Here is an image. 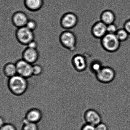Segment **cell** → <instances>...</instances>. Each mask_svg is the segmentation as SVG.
<instances>
[{
  "label": "cell",
  "instance_id": "6da1fadb",
  "mask_svg": "<svg viewBox=\"0 0 130 130\" xmlns=\"http://www.w3.org/2000/svg\"><path fill=\"white\" fill-rule=\"evenodd\" d=\"M8 86L13 94L17 96L21 95L28 89V79L17 74L8 79Z\"/></svg>",
  "mask_w": 130,
  "mask_h": 130
},
{
  "label": "cell",
  "instance_id": "7a4b0ae2",
  "mask_svg": "<svg viewBox=\"0 0 130 130\" xmlns=\"http://www.w3.org/2000/svg\"><path fill=\"white\" fill-rule=\"evenodd\" d=\"M102 42L105 49L110 52L118 50L120 44V41L116 34L107 33L102 38Z\"/></svg>",
  "mask_w": 130,
  "mask_h": 130
},
{
  "label": "cell",
  "instance_id": "3957f363",
  "mask_svg": "<svg viewBox=\"0 0 130 130\" xmlns=\"http://www.w3.org/2000/svg\"><path fill=\"white\" fill-rule=\"evenodd\" d=\"M18 74L26 79L33 76V65L25 60H20L16 64Z\"/></svg>",
  "mask_w": 130,
  "mask_h": 130
},
{
  "label": "cell",
  "instance_id": "277c9868",
  "mask_svg": "<svg viewBox=\"0 0 130 130\" xmlns=\"http://www.w3.org/2000/svg\"><path fill=\"white\" fill-rule=\"evenodd\" d=\"M115 74L111 68H102L96 74V77L99 82L102 84H108L112 83L115 79Z\"/></svg>",
  "mask_w": 130,
  "mask_h": 130
},
{
  "label": "cell",
  "instance_id": "5b68a950",
  "mask_svg": "<svg viewBox=\"0 0 130 130\" xmlns=\"http://www.w3.org/2000/svg\"><path fill=\"white\" fill-rule=\"evenodd\" d=\"M17 36L19 41L23 44L27 45L34 40L33 31L29 29L26 26L19 28Z\"/></svg>",
  "mask_w": 130,
  "mask_h": 130
},
{
  "label": "cell",
  "instance_id": "8992f818",
  "mask_svg": "<svg viewBox=\"0 0 130 130\" xmlns=\"http://www.w3.org/2000/svg\"><path fill=\"white\" fill-rule=\"evenodd\" d=\"M60 41L64 46L70 50H72L75 47L76 37L71 32L67 31L63 32L61 36Z\"/></svg>",
  "mask_w": 130,
  "mask_h": 130
},
{
  "label": "cell",
  "instance_id": "52a82bcc",
  "mask_svg": "<svg viewBox=\"0 0 130 130\" xmlns=\"http://www.w3.org/2000/svg\"><path fill=\"white\" fill-rule=\"evenodd\" d=\"M84 118L86 123L95 126L102 122V118L100 114L93 109L87 110L84 114Z\"/></svg>",
  "mask_w": 130,
  "mask_h": 130
},
{
  "label": "cell",
  "instance_id": "ba28073f",
  "mask_svg": "<svg viewBox=\"0 0 130 130\" xmlns=\"http://www.w3.org/2000/svg\"><path fill=\"white\" fill-rule=\"evenodd\" d=\"M77 18L75 14L71 13L65 14L61 21L62 27L64 28H71L74 27L77 23Z\"/></svg>",
  "mask_w": 130,
  "mask_h": 130
},
{
  "label": "cell",
  "instance_id": "9c48e42d",
  "mask_svg": "<svg viewBox=\"0 0 130 130\" xmlns=\"http://www.w3.org/2000/svg\"><path fill=\"white\" fill-rule=\"evenodd\" d=\"M42 116V113L39 109L32 108L26 112L25 118L29 122L37 124L41 120Z\"/></svg>",
  "mask_w": 130,
  "mask_h": 130
},
{
  "label": "cell",
  "instance_id": "30bf717a",
  "mask_svg": "<svg viewBox=\"0 0 130 130\" xmlns=\"http://www.w3.org/2000/svg\"><path fill=\"white\" fill-rule=\"evenodd\" d=\"M12 20L14 25L18 28L26 26L29 21L26 14L21 12L15 13L13 16Z\"/></svg>",
  "mask_w": 130,
  "mask_h": 130
},
{
  "label": "cell",
  "instance_id": "8fae6325",
  "mask_svg": "<svg viewBox=\"0 0 130 130\" xmlns=\"http://www.w3.org/2000/svg\"><path fill=\"white\" fill-rule=\"evenodd\" d=\"M107 26L102 22L97 23L93 28V34L95 37L102 38L107 33Z\"/></svg>",
  "mask_w": 130,
  "mask_h": 130
},
{
  "label": "cell",
  "instance_id": "7c38bea8",
  "mask_svg": "<svg viewBox=\"0 0 130 130\" xmlns=\"http://www.w3.org/2000/svg\"><path fill=\"white\" fill-rule=\"evenodd\" d=\"M38 57V53L36 49L28 48L23 53V59L32 64L37 60Z\"/></svg>",
  "mask_w": 130,
  "mask_h": 130
},
{
  "label": "cell",
  "instance_id": "4fadbf2b",
  "mask_svg": "<svg viewBox=\"0 0 130 130\" xmlns=\"http://www.w3.org/2000/svg\"><path fill=\"white\" fill-rule=\"evenodd\" d=\"M1 72L4 77L8 79L18 74L16 65L12 63L7 64L5 65L3 69L1 71Z\"/></svg>",
  "mask_w": 130,
  "mask_h": 130
},
{
  "label": "cell",
  "instance_id": "5bb4252c",
  "mask_svg": "<svg viewBox=\"0 0 130 130\" xmlns=\"http://www.w3.org/2000/svg\"><path fill=\"white\" fill-rule=\"evenodd\" d=\"M73 63L77 70L82 71L86 68L87 62L85 58L81 55H77L74 57Z\"/></svg>",
  "mask_w": 130,
  "mask_h": 130
},
{
  "label": "cell",
  "instance_id": "9a60e30c",
  "mask_svg": "<svg viewBox=\"0 0 130 130\" xmlns=\"http://www.w3.org/2000/svg\"><path fill=\"white\" fill-rule=\"evenodd\" d=\"M25 6L29 9L36 10L42 6L43 0H24Z\"/></svg>",
  "mask_w": 130,
  "mask_h": 130
},
{
  "label": "cell",
  "instance_id": "2e32d148",
  "mask_svg": "<svg viewBox=\"0 0 130 130\" xmlns=\"http://www.w3.org/2000/svg\"><path fill=\"white\" fill-rule=\"evenodd\" d=\"M115 19V17L114 13L109 10L105 11L101 17L102 22L107 25L114 23Z\"/></svg>",
  "mask_w": 130,
  "mask_h": 130
},
{
  "label": "cell",
  "instance_id": "e0dca14e",
  "mask_svg": "<svg viewBox=\"0 0 130 130\" xmlns=\"http://www.w3.org/2000/svg\"><path fill=\"white\" fill-rule=\"evenodd\" d=\"M23 125L22 130H38V127L36 123L28 121L24 118L23 121Z\"/></svg>",
  "mask_w": 130,
  "mask_h": 130
},
{
  "label": "cell",
  "instance_id": "ac0fdd59",
  "mask_svg": "<svg viewBox=\"0 0 130 130\" xmlns=\"http://www.w3.org/2000/svg\"><path fill=\"white\" fill-rule=\"evenodd\" d=\"M116 34L120 41L126 40L129 36L128 32L125 29L118 30Z\"/></svg>",
  "mask_w": 130,
  "mask_h": 130
},
{
  "label": "cell",
  "instance_id": "d6986e66",
  "mask_svg": "<svg viewBox=\"0 0 130 130\" xmlns=\"http://www.w3.org/2000/svg\"><path fill=\"white\" fill-rule=\"evenodd\" d=\"M32 65H33V76H38L41 75L43 71V69L42 67L38 64Z\"/></svg>",
  "mask_w": 130,
  "mask_h": 130
},
{
  "label": "cell",
  "instance_id": "ffe728a7",
  "mask_svg": "<svg viewBox=\"0 0 130 130\" xmlns=\"http://www.w3.org/2000/svg\"><path fill=\"white\" fill-rule=\"evenodd\" d=\"M118 30L117 27L114 23H112V24H110V25H107V33L116 34Z\"/></svg>",
  "mask_w": 130,
  "mask_h": 130
},
{
  "label": "cell",
  "instance_id": "44dd1931",
  "mask_svg": "<svg viewBox=\"0 0 130 130\" xmlns=\"http://www.w3.org/2000/svg\"><path fill=\"white\" fill-rule=\"evenodd\" d=\"M0 130H17V129L14 125L10 123H5L1 126Z\"/></svg>",
  "mask_w": 130,
  "mask_h": 130
},
{
  "label": "cell",
  "instance_id": "7402d4cb",
  "mask_svg": "<svg viewBox=\"0 0 130 130\" xmlns=\"http://www.w3.org/2000/svg\"><path fill=\"white\" fill-rule=\"evenodd\" d=\"M102 68V65L100 63L96 62L92 66V70L93 73L96 75V74L100 71Z\"/></svg>",
  "mask_w": 130,
  "mask_h": 130
},
{
  "label": "cell",
  "instance_id": "603a6c76",
  "mask_svg": "<svg viewBox=\"0 0 130 130\" xmlns=\"http://www.w3.org/2000/svg\"><path fill=\"white\" fill-rule=\"evenodd\" d=\"M26 26L32 31H33L36 27V23L32 20H29Z\"/></svg>",
  "mask_w": 130,
  "mask_h": 130
},
{
  "label": "cell",
  "instance_id": "cb8c5ba5",
  "mask_svg": "<svg viewBox=\"0 0 130 130\" xmlns=\"http://www.w3.org/2000/svg\"><path fill=\"white\" fill-rule=\"evenodd\" d=\"M81 130H96V129L95 126V125L86 123L81 128Z\"/></svg>",
  "mask_w": 130,
  "mask_h": 130
},
{
  "label": "cell",
  "instance_id": "d4e9b609",
  "mask_svg": "<svg viewBox=\"0 0 130 130\" xmlns=\"http://www.w3.org/2000/svg\"><path fill=\"white\" fill-rule=\"evenodd\" d=\"M96 130H108L107 125L101 122L95 126Z\"/></svg>",
  "mask_w": 130,
  "mask_h": 130
},
{
  "label": "cell",
  "instance_id": "484cf974",
  "mask_svg": "<svg viewBox=\"0 0 130 130\" xmlns=\"http://www.w3.org/2000/svg\"><path fill=\"white\" fill-rule=\"evenodd\" d=\"M27 48H34V49H36L37 47V44L36 42L35 41H32L29 43L28 44L26 45Z\"/></svg>",
  "mask_w": 130,
  "mask_h": 130
},
{
  "label": "cell",
  "instance_id": "4316f807",
  "mask_svg": "<svg viewBox=\"0 0 130 130\" xmlns=\"http://www.w3.org/2000/svg\"><path fill=\"white\" fill-rule=\"evenodd\" d=\"M124 29L128 34H130V20L126 23Z\"/></svg>",
  "mask_w": 130,
  "mask_h": 130
},
{
  "label": "cell",
  "instance_id": "83f0119b",
  "mask_svg": "<svg viewBox=\"0 0 130 130\" xmlns=\"http://www.w3.org/2000/svg\"><path fill=\"white\" fill-rule=\"evenodd\" d=\"M1 122H0V124H1V126H2L4 124H5L4 122V120L3 118L2 117L1 118Z\"/></svg>",
  "mask_w": 130,
  "mask_h": 130
},
{
  "label": "cell",
  "instance_id": "f1b7e54d",
  "mask_svg": "<svg viewBox=\"0 0 130 130\" xmlns=\"http://www.w3.org/2000/svg\"><path fill=\"white\" fill-rule=\"evenodd\" d=\"M69 71H68V72H69ZM66 72H64V73H66ZM42 73H45V72H43V71H42Z\"/></svg>",
  "mask_w": 130,
  "mask_h": 130
},
{
  "label": "cell",
  "instance_id": "f546056e",
  "mask_svg": "<svg viewBox=\"0 0 130 130\" xmlns=\"http://www.w3.org/2000/svg\"><path fill=\"white\" fill-rule=\"evenodd\" d=\"M0 19H2V18H0Z\"/></svg>",
  "mask_w": 130,
  "mask_h": 130
},
{
  "label": "cell",
  "instance_id": "4dcf8cb0",
  "mask_svg": "<svg viewBox=\"0 0 130 130\" xmlns=\"http://www.w3.org/2000/svg\"><path fill=\"white\" fill-rule=\"evenodd\" d=\"M75 69H76V68H75ZM73 70H74V69H73ZM72 70H71V71H72ZM66 73H67V72H66Z\"/></svg>",
  "mask_w": 130,
  "mask_h": 130
}]
</instances>
